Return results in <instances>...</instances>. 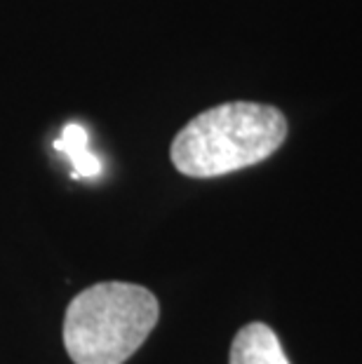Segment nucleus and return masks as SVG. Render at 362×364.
Returning a JSON list of instances; mask_svg holds the SVG:
<instances>
[{
    "label": "nucleus",
    "instance_id": "obj_1",
    "mask_svg": "<svg viewBox=\"0 0 362 364\" xmlns=\"http://www.w3.org/2000/svg\"><path fill=\"white\" fill-rule=\"evenodd\" d=\"M287 139V120L275 106L228 102L198 113L174 136L169 158L181 174L212 179L271 158Z\"/></svg>",
    "mask_w": 362,
    "mask_h": 364
},
{
    "label": "nucleus",
    "instance_id": "obj_2",
    "mask_svg": "<svg viewBox=\"0 0 362 364\" xmlns=\"http://www.w3.org/2000/svg\"><path fill=\"white\" fill-rule=\"evenodd\" d=\"M158 315V299L142 284H92L66 308L68 358L75 364H122L149 338Z\"/></svg>",
    "mask_w": 362,
    "mask_h": 364
},
{
    "label": "nucleus",
    "instance_id": "obj_3",
    "mask_svg": "<svg viewBox=\"0 0 362 364\" xmlns=\"http://www.w3.org/2000/svg\"><path fill=\"white\" fill-rule=\"evenodd\" d=\"M228 364H289V360L268 324L250 322L235 334Z\"/></svg>",
    "mask_w": 362,
    "mask_h": 364
},
{
    "label": "nucleus",
    "instance_id": "obj_4",
    "mask_svg": "<svg viewBox=\"0 0 362 364\" xmlns=\"http://www.w3.org/2000/svg\"><path fill=\"white\" fill-rule=\"evenodd\" d=\"M55 149L71 160L73 176H78V179H92V176L102 174V160L90 151L87 129L78 125V122H68L61 129V136L55 141Z\"/></svg>",
    "mask_w": 362,
    "mask_h": 364
}]
</instances>
